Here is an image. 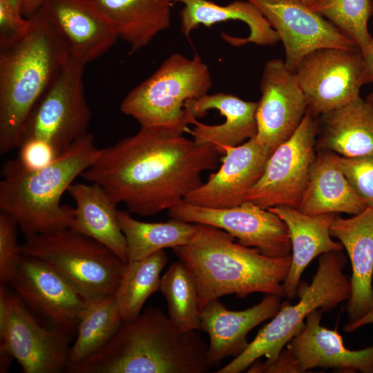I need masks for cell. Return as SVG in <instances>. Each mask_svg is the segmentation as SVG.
<instances>
[{
  "instance_id": "obj_1",
  "label": "cell",
  "mask_w": 373,
  "mask_h": 373,
  "mask_svg": "<svg viewBox=\"0 0 373 373\" xmlns=\"http://www.w3.org/2000/svg\"><path fill=\"white\" fill-rule=\"evenodd\" d=\"M220 155L213 146L198 145L169 129L141 127L101 149L80 176L102 186L115 204L150 216L182 202L203 183V171L217 168Z\"/></svg>"
},
{
  "instance_id": "obj_2",
  "label": "cell",
  "mask_w": 373,
  "mask_h": 373,
  "mask_svg": "<svg viewBox=\"0 0 373 373\" xmlns=\"http://www.w3.org/2000/svg\"><path fill=\"white\" fill-rule=\"evenodd\" d=\"M208 345L198 330L180 332L158 307L122 321L110 340L70 373H204Z\"/></svg>"
},
{
  "instance_id": "obj_3",
  "label": "cell",
  "mask_w": 373,
  "mask_h": 373,
  "mask_svg": "<svg viewBox=\"0 0 373 373\" xmlns=\"http://www.w3.org/2000/svg\"><path fill=\"white\" fill-rule=\"evenodd\" d=\"M173 249L195 280L200 312L211 300L226 295L244 298L264 293L284 297L283 283L291 255L267 256L256 248L236 242L225 231L204 224H200L191 242Z\"/></svg>"
},
{
  "instance_id": "obj_4",
  "label": "cell",
  "mask_w": 373,
  "mask_h": 373,
  "mask_svg": "<svg viewBox=\"0 0 373 373\" xmlns=\"http://www.w3.org/2000/svg\"><path fill=\"white\" fill-rule=\"evenodd\" d=\"M24 35L0 48V153L17 149L35 104L70 57L39 9Z\"/></svg>"
},
{
  "instance_id": "obj_5",
  "label": "cell",
  "mask_w": 373,
  "mask_h": 373,
  "mask_svg": "<svg viewBox=\"0 0 373 373\" xmlns=\"http://www.w3.org/2000/svg\"><path fill=\"white\" fill-rule=\"evenodd\" d=\"M100 153L88 132L41 169L26 171L15 159L7 161L1 170L0 210L14 218L26 239L69 229L75 208L61 204V196Z\"/></svg>"
},
{
  "instance_id": "obj_6",
  "label": "cell",
  "mask_w": 373,
  "mask_h": 373,
  "mask_svg": "<svg viewBox=\"0 0 373 373\" xmlns=\"http://www.w3.org/2000/svg\"><path fill=\"white\" fill-rule=\"evenodd\" d=\"M341 251L319 256L318 268L311 283L300 282L298 301L282 303L277 314L257 334L245 351L216 373H240L262 356L275 360L289 341L303 328L307 316L316 309L330 311L351 296L350 279L343 273L347 257Z\"/></svg>"
},
{
  "instance_id": "obj_7",
  "label": "cell",
  "mask_w": 373,
  "mask_h": 373,
  "mask_svg": "<svg viewBox=\"0 0 373 373\" xmlns=\"http://www.w3.org/2000/svg\"><path fill=\"white\" fill-rule=\"evenodd\" d=\"M212 79L208 66L195 53H173L147 79L131 90L121 111L141 127H162L182 134L189 121L184 106L208 93Z\"/></svg>"
},
{
  "instance_id": "obj_8",
  "label": "cell",
  "mask_w": 373,
  "mask_h": 373,
  "mask_svg": "<svg viewBox=\"0 0 373 373\" xmlns=\"http://www.w3.org/2000/svg\"><path fill=\"white\" fill-rule=\"evenodd\" d=\"M21 249L51 266L87 300L115 296L126 264L102 243L70 229L26 239Z\"/></svg>"
},
{
  "instance_id": "obj_9",
  "label": "cell",
  "mask_w": 373,
  "mask_h": 373,
  "mask_svg": "<svg viewBox=\"0 0 373 373\" xmlns=\"http://www.w3.org/2000/svg\"><path fill=\"white\" fill-rule=\"evenodd\" d=\"M85 66L70 55L30 113L21 143L30 139L42 140L60 155L88 133L91 112L84 90Z\"/></svg>"
},
{
  "instance_id": "obj_10",
  "label": "cell",
  "mask_w": 373,
  "mask_h": 373,
  "mask_svg": "<svg viewBox=\"0 0 373 373\" xmlns=\"http://www.w3.org/2000/svg\"><path fill=\"white\" fill-rule=\"evenodd\" d=\"M71 331L41 326L24 302L0 285V348L8 351L25 373H59L68 365Z\"/></svg>"
},
{
  "instance_id": "obj_11",
  "label": "cell",
  "mask_w": 373,
  "mask_h": 373,
  "mask_svg": "<svg viewBox=\"0 0 373 373\" xmlns=\"http://www.w3.org/2000/svg\"><path fill=\"white\" fill-rule=\"evenodd\" d=\"M308 108L294 133L271 154L264 173L246 201L268 209H298L307 186L316 154L318 119Z\"/></svg>"
},
{
  "instance_id": "obj_12",
  "label": "cell",
  "mask_w": 373,
  "mask_h": 373,
  "mask_svg": "<svg viewBox=\"0 0 373 373\" xmlns=\"http://www.w3.org/2000/svg\"><path fill=\"white\" fill-rule=\"evenodd\" d=\"M363 70L358 48H323L306 55L295 73L308 108L319 116L360 97Z\"/></svg>"
},
{
  "instance_id": "obj_13",
  "label": "cell",
  "mask_w": 373,
  "mask_h": 373,
  "mask_svg": "<svg viewBox=\"0 0 373 373\" xmlns=\"http://www.w3.org/2000/svg\"><path fill=\"white\" fill-rule=\"evenodd\" d=\"M171 218L221 229L240 244L273 258L291 254L288 228L276 214L246 201L226 209L208 208L184 200L169 210Z\"/></svg>"
},
{
  "instance_id": "obj_14",
  "label": "cell",
  "mask_w": 373,
  "mask_h": 373,
  "mask_svg": "<svg viewBox=\"0 0 373 373\" xmlns=\"http://www.w3.org/2000/svg\"><path fill=\"white\" fill-rule=\"evenodd\" d=\"M254 5L277 32L292 72L310 52L323 48H358L328 20L302 0H246ZM359 49V48H358Z\"/></svg>"
},
{
  "instance_id": "obj_15",
  "label": "cell",
  "mask_w": 373,
  "mask_h": 373,
  "mask_svg": "<svg viewBox=\"0 0 373 373\" xmlns=\"http://www.w3.org/2000/svg\"><path fill=\"white\" fill-rule=\"evenodd\" d=\"M260 89L256 140L274 152L294 133L308 105L296 73L280 59L265 63Z\"/></svg>"
},
{
  "instance_id": "obj_16",
  "label": "cell",
  "mask_w": 373,
  "mask_h": 373,
  "mask_svg": "<svg viewBox=\"0 0 373 373\" xmlns=\"http://www.w3.org/2000/svg\"><path fill=\"white\" fill-rule=\"evenodd\" d=\"M273 152L259 144L256 137L235 146L222 148L224 155L216 173L190 191L184 201L194 205L226 209L246 202L247 195L262 175Z\"/></svg>"
},
{
  "instance_id": "obj_17",
  "label": "cell",
  "mask_w": 373,
  "mask_h": 373,
  "mask_svg": "<svg viewBox=\"0 0 373 373\" xmlns=\"http://www.w3.org/2000/svg\"><path fill=\"white\" fill-rule=\"evenodd\" d=\"M258 102L245 101L232 94H206L188 99L184 106L190 124L188 131L198 145L213 146L222 155V148L240 145L256 136Z\"/></svg>"
},
{
  "instance_id": "obj_18",
  "label": "cell",
  "mask_w": 373,
  "mask_h": 373,
  "mask_svg": "<svg viewBox=\"0 0 373 373\" xmlns=\"http://www.w3.org/2000/svg\"><path fill=\"white\" fill-rule=\"evenodd\" d=\"M10 285L24 303L55 326L71 332L77 327L88 300L44 261L23 254Z\"/></svg>"
},
{
  "instance_id": "obj_19",
  "label": "cell",
  "mask_w": 373,
  "mask_h": 373,
  "mask_svg": "<svg viewBox=\"0 0 373 373\" xmlns=\"http://www.w3.org/2000/svg\"><path fill=\"white\" fill-rule=\"evenodd\" d=\"M40 10L71 56L85 65L104 55L118 39L93 0H45Z\"/></svg>"
},
{
  "instance_id": "obj_20",
  "label": "cell",
  "mask_w": 373,
  "mask_h": 373,
  "mask_svg": "<svg viewBox=\"0 0 373 373\" xmlns=\"http://www.w3.org/2000/svg\"><path fill=\"white\" fill-rule=\"evenodd\" d=\"M282 297L267 294L256 305L240 311L228 309L219 299L209 302L200 312V330L209 338L207 357L211 367L227 357H236L249 343L247 334L254 327L272 318L279 311Z\"/></svg>"
},
{
  "instance_id": "obj_21",
  "label": "cell",
  "mask_w": 373,
  "mask_h": 373,
  "mask_svg": "<svg viewBox=\"0 0 373 373\" xmlns=\"http://www.w3.org/2000/svg\"><path fill=\"white\" fill-rule=\"evenodd\" d=\"M323 313L318 309L311 312L303 328L286 345L300 373L317 367L345 373H373V345L359 350L346 347L337 330L321 325Z\"/></svg>"
},
{
  "instance_id": "obj_22",
  "label": "cell",
  "mask_w": 373,
  "mask_h": 373,
  "mask_svg": "<svg viewBox=\"0 0 373 373\" xmlns=\"http://www.w3.org/2000/svg\"><path fill=\"white\" fill-rule=\"evenodd\" d=\"M329 231L345 249L352 267L351 296L345 309L348 326L373 307V207L349 218L337 215Z\"/></svg>"
},
{
  "instance_id": "obj_23",
  "label": "cell",
  "mask_w": 373,
  "mask_h": 373,
  "mask_svg": "<svg viewBox=\"0 0 373 373\" xmlns=\"http://www.w3.org/2000/svg\"><path fill=\"white\" fill-rule=\"evenodd\" d=\"M268 210L278 216L286 224L291 245V262L283 283L284 297H296L300 278L305 268L316 257L343 249L341 242L332 240L330 227L336 213L308 215L288 206H276Z\"/></svg>"
},
{
  "instance_id": "obj_24",
  "label": "cell",
  "mask_w": 373,
  "mask_h": 373,
  "mask_svg": "<svg viewBox=\"0 0 373 373\" xmlns=\"http://www.w3.org/2000/svg\"><path fill=\"white\" fill-rule=\"evenodd\" d=\"M172 1L184 5L180 12V30L186 38L200 25L210 27L218 22L239 20L247 25L249 34L247 37L222 34L224 40L231 45L239 47L251 43L258 46H274L280 41L277 32L260 11L246 0H236L227 6H220L209 0Z\"/></svg>"
},
{
  "instance_id": "obj_25",
  "label": "cell",
  "mask_w": 373,
  "mask_h": 373,
  "mask_svg": "<svg viewBox=\"0 0 373 373\" xmlns=\"http://www.w3.org/2000/svg\"><path fill=\"white\" fill-rule=\"evenodd\" d=\"M67 192L76 204L69 229L98 241L127 263L126 241L119 224L117 204L104 189L92 182L73 183Z\"/></svg>"
},
{
  "instance_id": "obj_26",
  "label": "cell",
  "mask_w": 373,
  "mask_h": 373,
  "mask_svg": "<svg viewBox=\"0 0 373 373\" xmlns=\"http://www.w3.org/2000/svg\"><path fill=\"white\" fill-rule=\"evenodd\" d=\"M338 157L326 150L316 155L297 209L300 211L308 215L345 213L354 216L367 207L343 173Z\"/></svg>"
},
{
  "instance_id": "obj_27",
  "label": "cell",
  "mask_w": 373,
  "mask_h": 373,
  "mask_svg": "<svg viewBox=\"0 0 373 373\" xmlns=\"http://www.w3.org/2000/svg\"><path fill=\"white\" fill-rule=\"evenodd\" d=\"M318 119V146L340 156L373 153V106L361 97Z\"/></svg>"
},
{
  "instance_id": "obj_28",
  "label": "cell",
  "mask_w": 373,
  "mask_h": 373,
  "mask_svg": "<svg viewBox=\"0 0 373 373\" xmlns=\"http://www.w3.org/2000/svg\"><path fill=\"white\" fill-rule=\"evenodd\" d=\"M129 55L148 45L171 26L172 0H93Z\"/></svg>"
},
{
  "instance_id": "obj_29",
  "label": "cell",
  "mask_w": 373,
  "mask_h": 373,
  "mask_svg": "<svg viewBox=\"0 0 373 373\" xmlns=\"http://www.w3.org/2000/svg\"><path fill=\"white\" fill-rule=\"evenodd\" d=\"M117 219L127 245L128 262L144 258L166 248L191 242L200 224L175 218L162 222H145L133 218L126 211H118Z\"/></svg>"
},
{
  "instance_id": "obj_30",
  "label": "cell",
  "mask_w": 373,
  "mask_h": 373,
  "mask_svg": "<svg viewBox=\"0 0 373 373\" xmlns=\"http://www.w3.org/2000/svg\"><path fill=\"white\" fill-rule=\"evenodd\" d=\"M115 296L87 300L77 326V336L68 356V367L76 365L99 350L122 323Z\"/></svg>"
},
{
  "instance_id": "obj_31",
  "label": "cell",
  "mask_w": 373,
  "mask_h": 373,
  "mask_svg": "<svg viewBox=\"0 0 373 373\" xmlns=\"http://www.w3.org/2000/svg\"><path fill=\"white\" fill-rule=\"evenodd\" d=\"M168 262L164 250L128 262L115 294L123 321L137 318L149 297L160 291L162 270Z\"/></svg>"
},
{
  "instance_id": "obj_32",
  "label": "cell",
  "mask_w": 373,
  "mask_h": 373,
  "mask_svg": "<svg viewBox=\"0 0 373 373\" xmlns=\"http://www.w3.org/2000/svg\"><path fill=\"white\" fill-rule=\"evenodd\" d=\"M169 319L182 332L200 330V310L195 280L181 261L173 262L161 277Z\"/></svg>"
},
{
  "instance_id": "obj_33",
  "label": "cell",
  "mask_w": 373,
  "mask_h": 373,
  "mask_svg": "<svg viewBox=\"0 0 373 373\" xmlns=\"http://www.w3.org/2000/svg\"><path fill=\"white\" fill-rule=\"evenodd\" d=\"M309 6L353 41L362 54L367 50L372 39L367 28L372 0H316Z\"/></svg>"
},
{
  "instance_id": "obj_34",
  "label": "cell",
  "mask_w": 373,
  "mask_h": 373,
  "mask_svg": "<svg viewBox=\"0 0 373 373\" xmlns=\"http://www.w3.org/2000/svg\"><path fill=\"white\" fill-rule=\"evenodd\" d=\"M18 227L10 215L0 210V284L10 285L23 255Z\"/></svg>"
},
{
  "instance_id": "obj_35",
  "label": "cell",
  "mask_w": 373,
  "mask_h": 373,
  "mask_svg": "<svg viewBox=\"0 0 373 373\" xmlns=\"http://www.w3.org/2000/svg\"><path fill=\"white\" fill-rule=\"evenodd\" d=\"M339 166L357 195L373 207V153L354 157L338 155Z\"/></svg>"
},
{
  "instance_id": "obj_36",
  "label": "cell",
  "mask_w": 373,
  "mask_h": 373,
  "mask_svg": "<svg viewBox=\"0 0 373 373\" xmlns=\"http://www.w3.org/2000/svg\"><path fill=\"white\" fill-rule=\"evenodd\" d=\"M18 149L15 160L26 171L41 169L59 156L50 144L39 139L25 140Z\"/></svg>"
},
{
  "instance_id": "obj_37",
  "label": "cell",
  "mask_w": 373,
  "mask_h": 373,
  "mask_svg": "<svg viewBox=\"0 0 373 373\" xmlns=\"http://www.w3.org/2000/svg\"><path fill=\"white\" fill-rule=\"evenodd\" d=\"M29 18L24 17L0 1V48L14 44L26 32Z\"/></svg>"
},
{
  "instance_id": "obj_38",
  "label": "cell",
  "mask_w": 373,
  "mask_h": 373,
  "mask_svg": "<svg viewBox=\"0 0 373 373\" xmlns=\"http://www.w3.org/2000/svg\"><path fill=\"white\" fill-rule=\"evenodd\" d=\"M364 70L363 75V83H373V37L367 50L363 53Z\"/></svg>"
},
{
  "instance_id": "obj_39",
  "label": "cell",
  "mask_w": 373,
  "mask_h": 373,
  "mask_svg": "<svg viewBox=\"0 0 373 373\" xmlns=\"http://www.w3.org/2000/svg\"><path fill=\"white\" fill-rule=\"evenodd\" d=\"M45 0H23L22 14L24 17L29 18L37 12Z\"/></svg>"
},
{
  "instance_id": "obj_40",
  "label": "cell",
  "mask_w": 373,
  "mask_h": 373,
  "mask_svg": "<svg viewBox=\"0 0 373 373\" xmlns=\"http://www.w3.org/2000/svg\"><path fill=\"white\" fill-rule=\"evenodd\" d=\"M373 323V307L361 319L354 324L343 327L345 332H353L363 326Z\"/></svg>"
},
{
  "instance_id": "obj_41",
  "label": "cell",
  "mask_w": 373,
  "mask_h": 373,
  "mask_svg": "<svg viewBox=\"0 0 373 373\" xmlns=\"http://www.w3.org/2000/svg\"><path fill=\"white\" fill-rule=\"evenodd\" d=\"M0 372H8L11 361L14 359L13 356L6 350L0 348Z\"/></svg>"
},
{
  "instance_id": "obj_42",
  "label": "cell",
  "mask_w": 373,
  "mask_h": 373,
  "mask_svg": "<svg viewBox=\"0 0 373 373\" xmlns=\"http://www.w3.org/2000/svg\"><path fill=\"white\" fill-rule=\"evenodd\" d=\"M0 1L6 4L16 12L23 15L22 8L23 0H0Z\"/></svg>"
},
{
  "instance_id": "obj_43",
  "label": "cell",
  "mask_w": 373,
  "mask_h": 373,
  "mask_svg": "<svg viewBox=\"0 0 373 373\" xmlns=\"http://www.w3.org/2000/svg\"><path fill=\"white\" fill-rule=\"evenodd\" d=\"M366 100L373 106V93L367 95Z\"/></svg>"
},
{
  "instance_id": "obj_44",
  "label": "cell",
  "mask_w": 373,
  "mask_h": 373,
  "mask_svg": "<svg viewBox=\"0 0 373 373\" xmlns=\"http://www.w3.org/2000/svg\"><path fill=\"white\" fill-rule=\"evenodd\" d=\"M304 3H305L307 5H309L311 4L312 3H313L314 1H315L316 0H302Z\"/></svg>"
}]
</instances>
